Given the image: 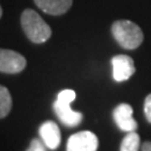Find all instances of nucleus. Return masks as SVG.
<instances>
[{"label": "nucleus", "mask_w": 151, "mask_h": 151, "mask_svg": "<svg viewBox=\"0 0 151 151\" xmlns=\"http://www.w3.org/2000/svg\"><path fill=\"white\" fill-rule=\"evenodd\" d=\"M112 35L121 47L135 49L143 42V32L141 28L130 20H118L112 25Z\"/></svg>", "instance_id": "obj_1"}, {"label": "nucleus", "mask_w": 151, "mask_h": 151, "mask_svg": "<svg viewBox=\"0 0 151 151\" xmlns=\"http://www.w3.org/2000/svg\"><path fill=\"white\" fill-rule=\"evenodd\" d=\"M22 26L27 37L35 44L45 43L52 36L50 27L32 9L24 10L22 15Z\"/></svg>", "instance_id": "obj_2"}, {"label": "nucleus", "mask_w": 151, "mask_h": 151, "mask_svg": "<svg viewBox=\"0 0 151 151\" xmlns=\"http://www.w3.org/2000/svg\"><path fill=\"white\" fill-rule=\"evenodd\" d=\"M76 94L73 90H64L58 93L54 102V111L57 118L66 127H76L82 122L83 114L75 112L70 108V103L75 100Z\"/></svg>", "instance_id": "obj_3"}, {"label": "nucleus", "mask_w": 151, "mask_h": 151, "mask_svg": "<svg viewBox=\"0 0 151 151\" xmlns=\"http://www.w3.org/2000/svg\"><path fill=\"white\" fill-rule=\"evenodd\" d=\"M99 139L91 131H81L72 134L67 141V151H96Z\"/></svg>", "instance_id": "obj_4"}, {"label": "nucleus", "mask_w": 151, "mask_h": 151, "mask_svg": "<svg viewBox=\"0 0 151 151\" xmlns=\"http://www.w3.org/2000/svg\"><path fill=\"white\" fill-rule=\"evenodd\" d=\"M27 65V60L22 54L11 49L0 48V72L8 74L20 73Z\"/></svg>", "instance_id": "obj_5"}, {"label": "nucleus", "mask_w": 151, "mask_h": 151, "mask_svg": "<svg viewBox=\"0 0 151 151\" xmlns=\"http://www.w3.org/2000/svg\"><path fill=\"white\" fill-rule=\"evenodd\" d=\"M111 63L113 68L114 81H128L134 74V63H133V60L128 55H116L111 60Z\"/></svg>", "instance_id": "obj_6"}, {"label": "nucleus", "mask_w": 151, "mask_h": 151, "mask_svg": "<svg viewBox=\"0 0 151 151\" xmlns=\"http://www.w3.org/2000/svg\"><path fill=\"white\" fill-rule=\"evenodd\" d=\"M133 110L127 103L119 104L113 111V119L120 130L125 132H132L138 128L137 121L133 119Z\"/></svg>", "instance_id": "obj_7"}, {"label": "nucleus", "mask_w": 151, "mask_h": 151, "mask_svg": "<svg viewBox=\"0 0 151 151\" xmlns=\"http://www.w3.org/2000/svg\"><path fill=\"white\" fill-rule=\"evenodd\" d=\"M39 135L45 146L50 150H55L60 147V131L58 125L53 121H46L40 125Z\"/></svg>", "instance_id": "obj_8"}, {"label": "nucleus", "mask_w": 151, "mask_h": 151, "mask_svg": "<svg viewBox=\"0 0 151 151\" xmlns=\"http://www.w3.org/2000/svg\"><path fill=\"white\" fill-rule=\"evenodd\" d=\"M37 7L44 12L60 16L70 10L73 5V0H34Z\"/></svg>", "instance_id": "obj_9"}, {"label": "nucleus", "mask_w": 151, "mask_h": 151, "mask_svg": "<svg viewBox=\"0 0 151 151\" xmlns=\"http://www.w3.org/2000/svg\"><path fill=\"white\" fill-rule=\"evenodd\" d=\"M140 148V137L135 131L128 132L123 138L120 146V151H139Z\"/></svg>", "instance_id": "obj_10"}, {"label": "nucleus", "mask_w": 151, "mask_h": 151, "mask_svg": "<svg viewBox=\"0 0 151 151\" xmlns=\"http://www.w3.org/2000/svg\"><path fill=\"white\" fill-rule=\"evenodd\" d=\"M12 106L11 95L8 88L0 85V119L8 115Z\"/></svg>", "instance_id": "obj_11"}, {"label": "nucleus", "mask_w": 151, "mask_h": 151, "mask_svg": "<svg viewBox=\"0 0 151 151\" xmlns=\"http://www.w3.org/2000/svg\"><path fill=\"white\" fill-rule=\"evenodd\" d=\"M26 151H46V146L43 141H40L39 139H34L32 140Z\"/></svg>", "instance_id": "obj_12"}, {"label": "nucleus", "mask_w": 151, "mask_h": 151, "mask_svg": "<svg viewBox=\"0 0 151 151\" xmlns=\"http://www.w3.org/2000/svg\"><path fill=\"white\" fill-rule=\"evenodd\" d=\"M145 115H146L147 121L151 123V94H149L145 100Z\"/></svg>", "instance_id": "obj_13"}, {"label": "nucleus", "mask_w": 151, "mask_h": 151, "mask_svg": "<svg viewBox=\"0 0 151 151\" xmlns=\"http://www.w3.org/2000/svg\"><path fill=\"white\" fill-rule=\"evenodd\" d=\"M142 151H151V142L150 141H146L142 145Z\"/></svg>", "instance_id": "obj_14"}, {"label": "nucleus", "mask_w": 151, "mask_h": 151, "mask_svg": "<svg viewBox=\"0 0 151 151\" xmlns=\"http://www.w3.org/2000/svg\"><path fill=\"white\" fill-rule=\"evenodd\" d=\"M2 16V9H1V6H0V18Z\"/></svg>", "instance_id": "obj_15"}]
</instances>
